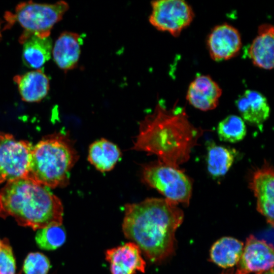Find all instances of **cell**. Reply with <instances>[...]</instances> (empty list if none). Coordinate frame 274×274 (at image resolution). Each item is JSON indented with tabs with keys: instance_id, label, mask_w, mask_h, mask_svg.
Returning <instances> with one entry per match:
<instances>
[{
	"instance_id": "21",
	"label": "cell",
	"mask_w": 274,
	"mask_h": 274,
	"mask_svg": "<svg viewBox=\"0 0 274 274\" xmlns=\"http://www.w3.org/2000/svg\"><path fill=\"white\" fill-rule=\"evenodd\" d=\"M234 158V151L229 148L213 142L209 143L207 146V168L214 178L225 175L231 167Z\"/></svg>"
},
{
	"instance_id": "13",
	"label": "cell",
	"mask_w": 274,
	"mask_h": 274,
	"mask_svg": "<svg viewBox=\"0 0 274 274\" xmlns=\"http://www.w3.org/2000/svg\"><path fill=\"white\" fill-rule=\"evenodd\" d=\"M221 94V88L210 76L199 75L190 83L186 99L194 108L207 111L218 106Z\"/></svg>"
},
{
	"instance_id": "15",
	"label": "cell",
	"mask_w": 274,
	"mask_h": 274,
	"mask_svg": "<svg viewBox=\"0 0 274 274\" xmlns=\"http://www.w3.org/2000/svg\"><path fill=\"white\" fill-rule=\"evenodd\" d=\"M235 105L243 120L262 129L270 114L266 98L260 92L247 90L235 101Z\"/></svg>"
},
{
	"instance_id": "3",
	"label": "cell",
	"mask_w": 274,
	"mask_h": 274,
	"mask_svg": "<svg viewBox=\"0 0 274 274\" xmlns=\"http://www.w3.org/2000/svg\"><path fill=\"white\" fill-rule=\"evenodd\" d=\"M63 208L49 188L24 178L6 183L0 190V217L14 218L33 230L62 225Z\"/></svg>"
},
{
	"instance_id": "18",
	"label": "cell",
	"mask_w": 274,
	"mask_h": 274,
	"mask_svg": "<svg viewBox=\"0 0 274 274\" xmlns=\"http://www.w3.org/2000/svg\"><path fill=\"white\" fill-rule=\"evenodd\" d=\"M22 99L29 102H39L48 94L49 80L41 69L14 77Z\"/></svg>"
},
{
	"instance_id": "8",
	"label": "cell",
	"mask_w": 274,
	"mask_h": 274,
	"mask_svg": "<svg viewBox=\"0 0 274 274\" xmlns=\"http://www.w3.org/2000/svg\"><path fill=\"white\" fill-rule=\"evenodd\" d=\"M150 24L156 29L179 36L188 27L194 17L190 5L183 0H159L151 3Z\"/></svg>"
},
{
	"instance_id": "1",
	"label": "cell",
	"mask_w": 274,
	"mask_h": 274,
	"mask_svg": "<svg viewBox=\"0 0 274 274\" xmlns=\"http://www.w3.org/2000/svg\"><path fill=\"white\" fill-rule=\"evenodd\" d=\"M202 132L189 121L184 108L175 105L168 109L160 100L140 122L132 149L155 155L162 162L179 167L188 160Z\"/></svg>"
},
{
	"instance_id": "22",
	"label": "cell",
	"mask_w": 274,
	"mask_h": 274,
	"mask_svg": "<svg viewBox=\"0 0 274 274\" xmlns=\"http://www.w3.org/2000/svg\"><path fill=\"white\" fill-rule=\"evenodd\" d=\"M217 133L221 141L234 143L244 139L247 133V128L241 117L230 115L219 123Z\"/></svg>"
},
{
	"instance_id": "23",
	"label": "cell",
	"mask_w": 274,
	"mask_h": 274,
	"mask_svg": "<svg viewBox=\"0 0 274 274\" xmlns=\"http://www.w3.org/2000/svg\"><path fill=\"white\" fill-rule=\"evenodd\" d=\"M36 242L42 249L53 250L62 246L65 241V231L62 225H52L39 229Z\"/></svg>"
},
{
	"instance_id": "11",
	"label": "cell",
	"mask_w": 274,
	"mask_h": 274,
	"mask_svg": "<svg viewBox=\"0 0 274 274\" xmlns=\"http://www.w3.org/2000/svg\"><path fill=\"white\" fill-rule=\"evenodd\" d=\"M250 187L257 199V209L273 226L274 173L273 167L265 163L256 170L250 182Z\"/></svg>"
},
{
	"instance_id": "12",
	"label": "cell",
	"mask_w": 274,
	"mask_h": 274,
	"mask_svg": "<svg viewBox=\"0 0 274 274\" xmlns=\"http://www.w3.org/2000/svg\"><path fill=\"white\" fill-rule=\"evenodd\" d=\"M106 259L110 264L111 274H134L145 272L146 263L140 248L133 242L108 249Z\"/></svg>"
},
{
	"instance_id": "27",
	"label": "cell",
	"mask_w": 274,
	"mask_h": 274,
	"mask_svg": "<svg viewBox=\"0 0 274 274\" xmlns=\"http://www.w3.org/2000/svg\"><path fill=\"white\" fill-rule=\"evenodd\" d=\"M1 23H0V37H1Z\"/></svg>"
},
{
	"instance_id": "4",
	"label": "cell",
	"mask_w": 274,
	"mask_h": 274,
	"mask_svg": "<svg viewBox=\"0 0 274 274\" xmlns=\"http://www.w3.org/2000/svg\"><path fill=\"white\" fill-rule=\"evenodd\" d=\"M78 159L68 134L60 132L47 135L33 146L27 178L49 189L64 187Z\"/></svg>"
},
{
	"instance_id": "5",
	"label": "cell",
	"mask_w": 274,
	"mask_h": 274,
	"mask_svg": "<svg viewBox=\"0 0 274 274\" xmlns=\"http://www.w3.org/2000/svg\"><path fill=\"white\" fill-rule=\"evenodd\" d=\"M68 8V4L63 1L51 4L24 2L17 5L14 14L7 12L5 17L9 26L18 22L24 29L22 33L46 38L50 37L53 26Z\"/></svg>"
},
{
	"instance_id": "20",
	"label": "cell",
	"mask_w": 274,
	"mask_h": 274,
	"mask_svg": "<svg viewBox=\"0 0 274 274\" xmlns=\"http://www.w3.org/2000/svg\"><path fill=\"white\" fill-rule=\"evenodd\" d=\"M243 248V243L238 239L223 237L212 246L210 250L211 260L223 268L232 267L238 262Z\"/></svg>"
},
{
	"instance_id": "2",
	"label": "cell",
	"mask_w": 274,
	"mask_h": 274,
	"mask_svg": "<svg viewBox=\"0 0 274 274\" xmlns=\"http://www.w3.org/2000/svg\"><path fill=\"white\" fill-rule=\"evenodd\" d=\"M124 211V234L138 246L148 259L160 262L173 254L175 232L184 218L177 204L166 198L152 197L127 203Z\"/></svg>"
},
{
	"instance_id": "16",
	"label": "cell",
	"mask_w": 274,
	"mask_h": 274,
	"mask_svg": "<svg viewBox=\"0 0 274 274\" xmlns=\"http://www.w3.org/2000/svg\"><path fill=\"white\" fill-rule=\"evenodd\" d=\"M273 26L267 23L259 26L256 37L250 44L247 54L253 63L264 70L273 67Z\"/></svg>"
},
{
	"instance_id": "24",
	"label": "cell",
	"mask_w": 274,
	"mask_h": 274,
	"mask_svg": "<svg viewBox=\"0 0 274 274\" xmlns=\"http://www.w3.org/2000/svg\"><path fill=\"white\" fill-rule=\"evenodd\" d=\"M50 267L48 258L39 253H30L25 258L23 270L25 274H47Z\"/></svg>"
},
{
	"instance_id": "14",
	"label": "cell",
	"mask_w": 274,
	"mask_h": 274,
	"mask_svg": "<svg viewBox=\"0 0 274 274\" xmlns=\"http://www.w3.org/2000/svg\"><path fill=\"white\" fill-rule=\"evenodd\" d=\"M83 37L78 33H61L53 46L52 54L56 65L64 72L77 67L80 59Z\"/></svg>"
},
{
	"instance_id": "9",
	"label": "cell",
	"mask_w": 274,
	"mask_h": 274,
	"mask_svg": "<svg viewBox=\"0 0 274 274\" xmlns=\"http://www.w3.org/2000/svg\"><path fill=\"white\" fill-rule=\"evenodd\" d=\"M273 262L272 245L251 235L247 238L235 273L249 274L269 270L273 268Z\"/></svg>"
},
{
	"instance_id": "25",
	"label": "cell",
	"mask_w": 274,
	"mask_h": 274,
	"mask_svg": "<svg viewBox=\"0 0 274 274\" xmlns=\"http://www.w3.org/2000/svg\"><path fill=\"white\" fill-rule=\"evenodd\" d=\"M15 261L8 241H1L0 247V274H15Z\"/></svg>"
},
{
	"instance_id": "10",
	"label": "cell",
	"mask_w": 274,
	"mask_h": 274,
	"mask_svg": "<svg viewBox=\"0 0 274 274\" xmlns=\"http://www.w3.org/2000/svg\"><path fill=\"white\" fill-rule=\"evenodd\" d=\"M207 44L210 55L214 60H226L239 53L242 47L241 36L236 28L225 23L212 29Z\"/></svg>"
},
{
	"instance_id": "6",
	"label": "cell",
	"mask_w": 274,
	"mask_h": 274,
	"mask_svg": "<svg viewBox=\"0 0 274 274\" xmlns=\"http://www.w3.org/2000/svg\"><path fill=\"white\" fill-rule=\"evenodd\" d=\"M141 174L143 182L157 190L165 198L177 204H189L192 183L179 167L158 160L145 165Z\"/></svg>"
},
{
	"instance_id": "28",
	"label": "cell",
	"mask_w": 274,
	"mask_h": 274,
	"mask_svg": "<svg viewBox=\"0 0 274 274\" xmlns=\"http://www.w3.org/2000/svg\"><path fill=\"white\" fill-rule=\"evenodd\" d=\"M1 241L0 240V247H1Z\"/></svg>"
},
{
	"instance_id": "26",
	"label": "cell",
	"mask_w": 274,
	"mask_h": 274,
	"mask_svg": "<svg viewBox=\"0 0 274 274\" xmlns=\"http://www.w3.org/2000/svg\"><path fill=\"white\" fill-rule=\"evenodd\" d=\"M257 274H273V269L271 268L269 270L258 272Z\"/></svg>"
},
{
	"instance_id": "7",
	"label": "cell",
	"mask_w": 274,
	"mask_h": 274,
	"mask_svg": "<svg viewBox=\"0 0 274 274\" xmlns=\"http://www.w3.org/2000/svg\"><path fill=\"white\" fill-rule=\"evenodd\" d=\"M33 146L0 131V184L27 178Z\"/></svg>"
},
{
	"instance_id": "17",
	"label": "cell",
	"mask_w": 274,
	"mask_h": 274,
	"mask_svg": "<svg viewBox=\"0 0 274 274\" xmlns=\"http://www.w3.org/2000/svg\"><path fill=\"white\" fill-rule=\"evenodd\" d=\"M19 42L22 44V61L26 66L38 70L50 59L53 48L50 37L22 33Z\"/></svg>"
},
{
	"instance_id": "19",
	"label": "cell",
	"mask_w": 274,
	"mask_h": 274,
	"mask_svg": "<svg viewBox=\"0 0 274 274\" xmlns=\"http://www.w3.org/2000/svg\"><path fill=\"white\" fill-rule=\"evenodd\" d=\"M121 155V150L115 144L102 138L90 145L87 159L97 170L104 173L113 169Z\"/></svg>"
}]
</instances>
